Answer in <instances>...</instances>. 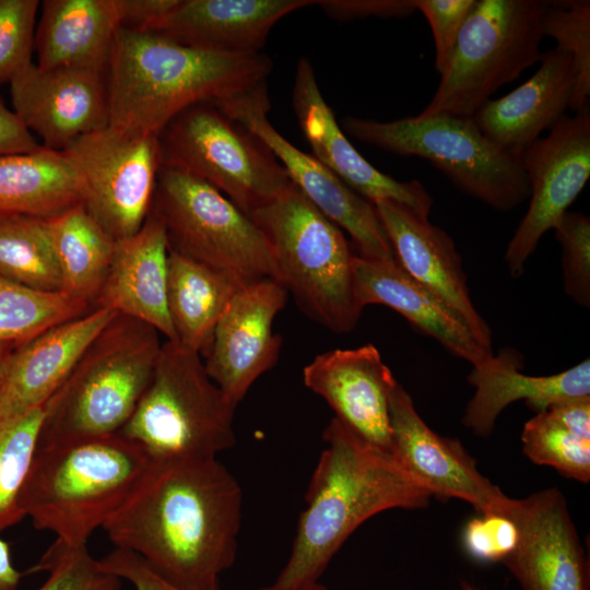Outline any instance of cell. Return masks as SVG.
<instances>
[{"label": "cell", "instance_id": "46", "mask_svg": "<svg viewBox=\"0 0 590 590\" xmlns=\"http://www.w3.org/2000/svg\"><path fill=\"white\" fill-rule=\"evenodd\" d=\"M546 412L571 434L590 442V396L558 401Z\"/></svg>", "mask_w": 590, "mask_h": 590}, {"label": "cell", "instance_id": "29", "mask_svg": "<svg viewBox=\"0 0 590 590\" xmlns=\"http://www.w3.org/2000/svg\"><path fill=\"white\" fill-rule=\"evenodd\" d=\"M83 201L79 173L62 152L43 146L0 156V217L47 219Z\"/></svg>", "mask_w": 590, "mask_h": 590}, {"label": "cell", "instance_id": "27", "mask_svg": "<svg viewBox=\"0 0 590 590\" xmlns=\"http://www.w3.org/2000/svg\"><path fill=\"white\" fill-rule=\"evenodd\" d=\"M523 366L522 355L510 347L473 366L468 381L475 387V392L462 417L465 427L486 437L494 429L498 415L515 401L524 400L540 413L558 401L590 396L589 358L550 376L522 374Z\"/></svg>", "mask_w": 590, "mask_h": 590}, {"label": "cell", "instance_id": "8", "mask_svg": "<svg viewBox=\"0 0 590 590\" xmlns=\"http://www.w3.org/2000/svg\"><path fill=\"white\" fill-rule=\"evenodd\" d=\"M342 126L361 142L427 160L459 190L495 210L509 211L529 199L520 155L491 141L473 117L439 113L378 121L349 116Z\"/></svg>", "mask_w": 590, "mask_h": 590}, {"label": "cell", "instance_id": "39", "mask_svg": "<svg viewBox=\"0 0 590 590\" xmlns=\"http://www.w3.org/2000/svg\"><path fill=\"white\" fill-rule=\"evenodd\" d=\"M553 229L562 246L565 292L576 304L589 308L590 217L579 212H566Z\"/></svg>", "mask_w": 590, "mask_h": 590}, {"label": "cell", "instance_id": "30", "mask_svg": "<svg viewBox=\"0 0 590 590\" xmlns=\"http://www.w3.org/2000/svg\"><path fill=\"white\" fill-rule=\"evenodd\" d=\"M245 285L227 273L168 250L167 309L176 342L203 357L221 316Z\"/></svg>", "mask_w": 590, "mask_h": 590}, {"label": "cell", "instance_id": "16", "mask_svg": "<svg viewBox=\"0 0 590 590\" xmlns=\"http://www.w3.org/2000/svg\"><path fill=\"white\" fill-rule=\"evenodd\" d=\"M287 291L273 279L241 287L221 316L204 354L210 378L237 406L253 382L278 362L281 338L272 331Z\"/></svg>", "mask_w": 590, "mask_h": 590}, {"label": "cell", "instance_id": "32", "mask_svg": "<svg viewBox=\"0 0 590 590\" xmlns=\"http://www.w3.org/2000/svg\"><path fill=\"white\" fill-rule=\"evenodd\" d=\"M0 275L35 291L63 292L46 219L0 217Z\"/></svg>", "mask_w": 590, "mask_h": 590}, {"label": "cell", "instance_id": "9", "mask_svg": "<svg viewBox=\"0 0 590 590\" xmlns=\"http://www.w3.org/2000/svg\"><path fill=\"white\" fill-rule=\"evenodd\" d=\"M546 4L542 0H475L420 116L473 117L498 88L538 63Z\"/></svg>", "mask_w": 590, "mask_h": 590}, {"label": "cell", "instance_id": "6", "mask_svg": "<svg viewBox=\"0 0 590 590\" xmlns=\"http://www.w3.org/2000/svg\"><path fill=\"white\" fill-rule=\"evenodd\" d=\"M249 216L271 248L280 283L300 308L331 331L353 330L363 308L353 287L355 255L339 226L294 185Z\"/></svg>", "mask_w": 590, "mask_h": 590}, {"label": "cell", "instance_id": "44", "mask_svg": "<svg viewBox=\"0 0 590 590\" xmlns=\"http://www.w3.org/2000/svg\"><path fill=\"white\" fill-rule=\"evenodd\" d=\"M177 0H116L119 28L154 33Z\"/></svg>", "mask_w": 590, "mask_h": 590}, {"label": "cell", "instance_id": "21", "mask_svg": "<svg viewBox=\"0 0 590 590\" xmlns=\"http://www.w3.org/2000/svg\"><path fill=\"white\" fill-rule=\"evenodd\" d=\"M303 379L344 425L392 453L389 394L396 378L373 344L319 354L305 366Z\"/></svg>", "mask_w": 590, "mask_h": 590}, {"label": "cell", "instance_id": "3", "mask_svg": "<svg viewBox=\"0 0 590 590\" xmlns=\"http://www.w3.org/2000/svg\"><path fill=\"white\" fill-rule=\"evenodd\" d=\"M271 70L262 52H215L118 28L106 71L108 125L157 137L190 106L221 105L267 86Z\"/></svg>", "mask_w": 590, "mask_h": 590}, {"label": "cell", "instance_id": "36", "mask_svg": "<svg viewBox=\"0 0 590 590\" xmlns=\"http://www.w3.org/2000/svg\"><path fill=\"white\" fill-rule=\"evenodd\" d=\"M521 441L524 455L532 462L552 467L566 477L589 482L590 442L571 434L546 411L536 413L524 424Z\"/></svg>", "mask_w": 590, "mask_h": 590}, {"label": "cell", "instance_id": "41", "mask_svg": "<svg viewBox=\"0 0 590 590\" xmlns=\"http://www.w3.org/2000/svg\"><path fill=\"white\" fill-rule=\"evenodd\" d=\"M475 0H415L427 20L435 46V68L440 74L449 63L460 31Z\"/></svg>", "mask_w": 590, "mask_h": 590}, {"label": "cell", "instance_id": "24", "mask_svg": "<svg viewBox=\"0 0 590 590\" xmlns=\"http://www.w3.org/2000/svg\"><path fill=\"white\" fill-rule=\"evenodd\" d=\"M319 0H177L154 33L185 46L236 55L261 52L272 27Z\"/></svg>", "mask_w": 590, "mask_h": 590}, {"label": "cell", "instance_id": "2", "mask_svg": "<svg viewBox=\"0 0 590 590\" xmlns=\"http://www.w3.org/2000/svg\"><path fill=\"white\" fill-rule=\"evenodd\" d=\"M305 495L287 562L272 588L319 582L347 538L370 517L394 508L427 507L430 489L393 456L364 440L335 416Z\"/></svg>", "mask_w": 590, "mask_h": 590}, {"label": "cell", "instance_id": "5", "mask_svg": "<svg viewBox=\"0 0 590 590\" xmlns=\"http://www.w3.org/2000/svg\"><path fill=\"white\" fill-rule=\"evenodd\" d=\"M162 344L155 328L116 314L50 398L38 447L118 434L150 385Z\"/></svg>", "mask_w": 590, "mask_h": 590}, {"label": "cell", "instance_id": "18", "mask_svg": "<svg viewBox=\"0 0 590 590\" xmlns=\"http://www.w3.org/2000/svg\"><path fill=\"white\" fill-rule=\"evenodd\" d=\"M392 453L434 496L459 498L480 514H503L510 497L481 474L475 460L457 440L432 430L397 381L389 394Z\"/></svg>", "mask_w": 590, "mask_h": 590}, {"label": "cell", "instance_id": "14", "mask_svg": "<svg viewBox=\"0 0 590 590\" xmlns=\"http://www.w3.org/2000/svg\"><path fill=\"white\" fill-rule=\"evenodd\" d=\"M529 185V206L505 252L512 278H519L542 236L553 229L590 177L589 108L565 116L520 155Z\"/></svg>", "mask_w": 590, "mask_h": 590}, {"label": "cell", "instance_id": "1", "mask_svg": "<svg viewBox=\"0 0 590 590\" xmlns=\"http://www.w3.org/2000/svg\"><path fill=\"white\" fill-rule=\"evenodd\" d=\"M243 489L217 458L150 459L103 529L117 548L140 556L184 590H221L235 563Z\"/></svg>", "mask_w": 590, "mask_h": 590}, {"label": "cell", "instance_id": "31", "mask_svg": "<svg viewBox=\"0 0 590 590\" xmlns=\"http://www.w3.org/2000/svg\"><path fill=\"white\" fill-rule=\"evenodd\" d=\"M63 292L93 308L106 279L115 240L82 203L46 219Z\"/></svg>", "mask_w": 590, "mask_h": 590}, {"label": "cell", "instance_id": "22", "mask_svg": "<svg viewBox=\"0 0 590 590\" xmlns=\"http://www.w3.org/2000/svg\"><path fill=\"white\" fill-rule=\"evenodd\" d=\"M115 315L94 308L20 344L0 382V427L47 403Z\"/></svg>", "mask_w": 590, "mask_h": 590}, {"label": "cell", "instance_id": "7", "mask_svg": "<svg viewBox=\"0 0 590 590\" xmlns=\"http://www.w3.org/2000/svg\"><path fill=\"white\" fill-rule=\"evenodd\" d=\"M235 409L199 353L165 340L150 385L119 434L150 459L217 458L236 444Z\"/></svg>", "mask_w": 590, "mask_h": 590}, {"label": "cell", "instance_id": "45", "mask_svg": "<svg viewBox=\"0 0 590 590\" xmlns=\"http://www.w3.org/2000/svg\"><path fill=\"white\" fill-rule=\"evenodd\" d=\"M36 138L0 97V156L36 150Z\"/></svg>", "mask_w": 590, "mask_h": 590}, {"label": "cell", "instance_id": "20", "mask_svg": "<svg viewBox=\"0 0 590 590\" xmlns=\"http://www.w3.org/2000/svg\"><path fill=\"white\" fill-rule=\"evenodd\" d=\"M374 205L398 264L450 307L477 342L492 352L491 329L472 303L462 260L452 238L427 216L406 205L389 200Z\"/></svg>", "mask_w": 590, "mask_h": 590}, {"label": "cell", "instance_id": "11", "mask_svg": "<svg viewBox=\"0 0 590 590\" xmlns=\"http://www.w3.org/2000/svg\"><path fill=\"white\" fill-rule=\"evenodd\" d=\"M151 212L165 227L168 250L244 284L280 282L271 248L253 220L202 179L161 166Z\"/></svg>", "mask_w": 590, "mask_h": 590}, {"label": "cell", "instance_id": "4", "mask_svg": "<svg viewBox=\"0 0 590 590\" xmlns=\"http://www.w3.org/2000/svg\"><path fill=\"white\" fill-rule=\"evenodd\" d=\"M150 462L137 444L114 434L38 447L20 509L38 530L86 545L130 495Z\"/></svg>", "mask_w": 590, "mask_h": 590}, {"label": "cell", "instance_id": "48", "mask_svg": "<svg viewBox=\"0 0 590 590\" xmlns=\"http://www.w3.org/2000/svg\"><path fill=\"white\" fill-rule=\"evenodd\" d=\"M19 345L20 344L17 343H10V342L0 343V382L7 371V368L13 356V353L15 352Z\"/></svg>", "mask_w": 590, "mask_h": 590}, {"label": "cell", "instance_id": "40", "mask_svg": "<svg viewBox=\"0 0 590 590\" xmlns=\"http://www.w3.org/2000/svg\"><path fill=\"white\" fill-rule=\"evenodd\" d=\"M463 528L464 551L482 563H503L516 550L519 532L515 522L498 512L480 514Z\"/></svg>", "mask_w": 590, "mask_h": 590}, {"label": "cell", "instance_id": "35", "mask_svg": "<svg viewBox=\"0 0 590 590\" xmlns=\"http://www.w3.org/2000/svg\"><path fill=\"white\" fill-rule=\"evenodd\" d=\"M541 27L544 37H552L556 42L555 48L573 58L576 84L570 110L577 114L589 108L590 1H547Z\"/></svg>", "mask_w": 590, "mask_h": 590}, {"label": "cell", "instance_id": "33", "mask_svg": "<svg viewBox=\"0 0 590 590\" xmlns=\"http://www.w3.org/2000/svg\"><path fill=\"white\" fill-rule=\"evenodd\" d=\"M92 309L64 292L35 291L0 275V343L22 344Z\"/></svg>", "mask_w": 590, "mask_h": 590}, {"label": "cell", "instance_id": "50", "mask_svg": "<svg viewBox=\"0 0 590 590\" xmlns=\"http://www.w3.org/2000/svg\"><path fill=\"white\" fill-rule=\"evenodd\" d=\"M462 590H476V589H474V588H470V587H465V588H464V589H462Z\"/></svg>", "mask_w": 590, "mask_h": 590}, {"label": "cell", "instance_id": "28", "mask_svg": "<svg viewBox=\"0 0 590 590\" xmlns=\"http://www.w3.org/2000/svg\"><path fill=\"white\" fill-rule=\"evenodd\" d=\"M118 28L116 0H45L35 31V63L106 72Z\"/></svg>", "mask_w": 590, "mask_h": 590}, {"label": "cell", "instance_id": "19", "mask_svg": "<svg viewBox=\"0 0 590 590\" xmlns=\"http://www.w3.org/2000/svg\"><path fill=\"white\" fill-rule=\"evenodd\" d=\"M293 109L312 156L371 202L389 200L429 216L433 199L418 180L399 181L365 160L347 140L319 88L314 67L302 57L295 70Z\"/></svg>", "mask_w": 590, "mask_h": 590}, {"label": "cell", "instance_id": "13", "mask_svg": "<svg viewBox=\"0 0 590 590\" xmlns=\"http://www.w3.org/2000/svg\"><path fill=\"white\" fill-rule=\"evenodd\" d=\"M216 106L268 146L306 199L350 234L361 257L394 260L375 205L312 155L294 146L271 125L268 119L270 101L267 86Z\"/></svg>", "mask_w": 590, "mask_h": 590}, {"label": "cell", "instance_id": "43", "mask_svg": "<svg viewBox=\"0 0 590 590\" xmlns=\"http://www.w3.org/2000/svg\"><path fill=\"white\" fill-rule=\"evenodd\" d=\"M99 562L104 569L127 580L134 590H184L161 577L130 551L115 547Z\"/></svg>", "mask_w": 590, "mask_h": 590}, {"label": "cell", "instance_id": "38", "mask_svg": "<svg viewBox=\"0 0 590 590\" xmlns=\"http://www.w3.org/2000/svg\"><path fill=\"white\" fill-rule=\"evenodd\" d=\"M37 0H0V86L33 62Z\"/></svg>", "mask_w": 590, "mask_h": 590}, {"label": "cell", "instance_id": "49", "mask_svg": "<svg viewBox=\"0 0 590 590\" xmlns=\"http://www.w3.org/2000/svg\"><path fill=\"white\" fill-rule=\"evenodd\" d=\"M258 590H278V589H274L271 586H267V587L259 588ZM293 590H328V589L324 586L317 582L307 587H302V588H297Z\"/></svg>", "mask_w": 590, "mask_h": 590}, {"label": "cell", "instance_id": "23", "mask_svg": "<svg viewBox=\"0 0 590 590\" xmlns=\"http://www.w3.org/2000/svg\"><path fill=\"white\" fill-rule=\"evenodd\" d=\"M538 63L527 81L499 98L488 99L473 116L491 141L517 155L570 109L576 84L573 58L553 48L543 52Z\"/></svg>", "mask_w": 590, "mask_h": 590}, {"label": "cell", "instance_id": "12", "mask_svg": "<svg viewBox=\"0 0 590 590\" xmlns=\"http://www.w3.org/2000/svg\"><path fill=\"white\" fill-rule=\"evenodd\" d=\"M62 152L81 178L82 204L103 229L115 241L137 233L151 211L161 168L157 137L108 125Z\"/></svg>", "mask_w": 590, "mask_h": 590}, {"label": "cell", "instance_id": "34", "mask_svg": "<svg viewBox=\"0 0 590 590\" xmlns=\"http://www.w3.org/2000/svg\"><path fill=\"white\" fill-rule=\"evenodd\" d=\"M48 408L49 401L0 427V531L24 519L19 505L20 495Z\"/></svg>", "mask_w": 590, "mask_h": 590}, {"label": "cell", "instance_id": "42", "mask_svg": "<svg viewBox=\"0 0 590 590\" xmlns=\"http://www.w3.org/2000/svg\"><path fill=\"white\" fill-rule=\"evenodd\" d=\"M318 5L338 21L406 17L416 11L415 0H319Z\"/></svg>", "mask_w": 590, "mask_h": 590}, {"label": "cell", "instance_id": "17", "mask_svg": "<svg viewBox=\"0 0 590 590\" xmlns=\"http://www.w3.org/2000/svg\"><path fill=\"white\" fill-rule=\"evenodd\" d=\"M503 514L519 532L503 564L522 590H590L588 560L559 489L510 498Z\"/></svg>", "mask_w": 590, "mask_h": 590}, {"label": "cell", "instance_id": "47", "mask_svg": "<svg viewBox=\"0 0 590 590\" xmlns=\"http://www.w3.org/2000/svg\"><path fill=\"white\" fill-rule=\"evenodd\" d=\"M22 574L13 565L9 544L0 538V590H16Z\"/></svg>", "mask_w": 590, "mask_h": 590}, {"label": "cell", "instance_id": "10", "mask_svg": "<svg viewBox=\"0 0 590 590\" xmlns=\"http://www.w3.org/2000/svg\"><path fill=\"white\" fill-rule=\"evenodd\" d=\"M157 142L161 166L202 179L248 215L293 187L268 146L212 103L181 111Z\"/></svg>", "mask_w": 590, "mask_h": 590}, {"label": "cell", "instance_id": "25", "mask_svg": "<svg viewBox=\"0 0 590 590\" xmlns=\"http://www.w3.org/2000/svg\"><path fill=\"white\" fill-rule=\"evenodd\" d=\"M168 244L161 220L150 211L140 229L117 240L94 304L141 320L176 342L167 309Z\"/></svg>", "mask_w": 590, "mask_h": 590}, {"label": "cell", "instance_id": "26", "mask_svg": "<svg viewBox=\"0 0 590 590\" xmlns=\"http://www.w3.org/2000/svg\"><path fill=\"white\" fill-rule=\"evenodd\" d=\"M353 287L362 308L371 304L390 307L472 366L493 354L477 342L450 307L411 278L396 259L376 260L354 256Z\"/></svg>", "mask_w": 590, "mask_h": 590}, {"label": "cell", "instance_id": "15", "mask_svg": "<svg viewBox=\"0 0 590 590\" xmlns=\"http://www.w3.org/2000/svg\"><path fill=\"white\" fill-rule=\"evenodd\" d=\"M9 84L13 111L45 148L63 151L80 137L108 126L105 71L44 69L32 62Z\"/></svg>", "mask_w": 590, "mask_h": 590}, {"label": "cell", "instance_id": "37", "mask_svg": "<svg viewBox=\"0 0 590 590\" xmlns=\"http://www.w3.org/2000/svg\"><path fill=\"white\" fill-rule=\"evenodd\" d=\"M47 573L36 590H121L122 580L103 568L87 545L72 546L60 540L47 548L27 573Z\"/></svg>", "mask_w": 590, "mask_h": 590}]
</instances>
